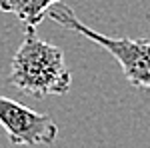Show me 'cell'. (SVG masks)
<instances>
[{
	"mask_svg": "<svg viewBox=\"0 0 150 148\" xmlns=\"http://www.w3.org/2000/svg\"><path fill=\"white\" fill-rule=\"evenodd\" d=\"M8 82L16 90L36 98L64 96L70 90V74L58 46L42 40L34 26L24 28V38L12 56Z\"/></svg>",
	"mask_w": 150,
	"mask_h": 148,
	"instance_id": "6da1fadb",
	"label": "cell"
},
{
	"mask_svg": "<svg viewBox=\"0 0 150 148\" xmlns=\"http://www.w3.org/2000/svg\"><path fill=\"white\" fill-rule=\"evenodd\" d=\"M46 18L60 24L74 34H80L94 44L104 48L108 54L116 58L122 74L128 84L150 92V40L148 38H110V36L96 32L94 28L80 22L76 12L64 0L52 4L46 12Z\"/></svg>",
	"mask_w": 150,
	"mask_h": 148,
	"instance_id": "7a4b0ae2",
	"label": "cell"
},
{
	"mask_svg": "<svg viewBox=\"0 0 150 148\" xmlns=\"http://www.w3.org/2000/svg\"><path fill=\"white\" fill-rule=\"evenodd\" d=\"M0 126L14 146H50L58 138V124L48 114L0 96Z\"/></svg>",
	"mask_w": 150,
	"mask_h": 148,
	"instance_id": "3957f363",
	"label": "cell"
},
{
	"mask_svg": "<svg viewBox=\"0 0 150 148\" xmlns=\"http://www.w3.org/2000/svg\"><path fill=\"white\" fill-rule=\"evenodd\" d=\"M60 0H0V10L16 16L24 26H38L52 4Z\"/></svg>",
	"mask_w": 150,
	"mask_h": 148,
	"instance_id": "277c9868",
	"label": "cell"
}]
</instances>
